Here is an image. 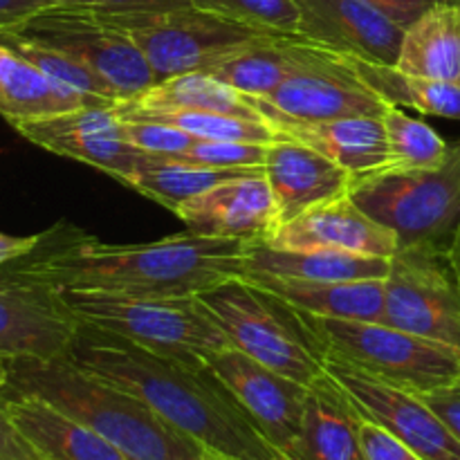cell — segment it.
I'll return each mask as SVG.
<instances>
[{"label": "cell", "instance_id": "23", "mask_svg": "<svg viewBox=\"0 0 460 460\" xmlns=\"http://www.w3.org/2000/svg\"><path fill=\"white\" fill-rule=\"evenodd\" d=\"M13 425L45 460H128L103 436L34 395H4Z\"/></svg>", "mask_w": 460, "mask_h": 460}, {"label": "cell", "instance_id": "5", "mask_svg": "<svg viewBox=\"0 0 460 460\" xmlns=\"http://www.w3.org/2000/svg\"><path fill=\"white\" fill-rule=\"evenodd\" d=\"M61 296L81 322L182 362L205 364L209 355L232 346L196 304V296H128L108 292H61Z\"/></svg>", "mask_w": 460, "mask_h": 460}, {"label": "cell", "instance_id": "43", "mask_svg": "<svg viewBox=\"0 0 460 460\" xmlns=\"http://www.w3.org/2000/svg\"><path fill=\"white\" fill-rule=\"evenodd\" d=\"M39 234L36 236H9V234H0V265L12 263V261L21 259V256L30 254L34 250Z\"/></svg>", "mask_w": 460, "mask_h": 460}, {"label": "cell", "instance_id": "9", "mask_svg": "<svg viewBox=\"0 0 460 460\" xmlns=\"http://www.w3.org/2000/svg\"><path fill=\"white\" fill-rule=\"evenodd\" d=\"M250 102L268 121L382 117L389 106V102L364 81L350 57L322 48L304 36H299V54L288 79L268 97Z\"/></svg>", "mask_w": 460, "mask_h": 460}, {"label": "cell", "instance_id": "21", "mask_svg": "<svg viewBox=\"0 0 460 460\" xmlns=\"http://www.w3.org/2000/svg\"><path fill=\"white\" fill-rule=\"evenodd\" d=\"M281 137L296 139L340 164L350 175L382 169L389 162L382 117L355 115L326 121L270 119Z\"/></svg>", "mask_w": 460, "mask_h": 460}, {"label": "cell", "instance_id": "39", "mask_svg": "<svg viewBox=\"0 0 460 460\" xmlns=\"http://www.w3.org/2000/svg\"><path fill=\"white\" fill-rule=\"evenodd\" d=\"M191 4V0H79L76 7H88L102 13H157Z\"/></svg>", "mask_w": 460, "mask_h": 460}, {"label": "cell", "instance_id": "20", "mask_svg": "<svg viewBox=\"0 0 460 460\" xmlns=\"http://www.w3.org/2000/svg\"><path fill=\"white\" fill-rule=\"evenodd\" d=\"M286 456L292 460H364L358 409L326 368L308 385L299 436Z\"/></svg>", "mask_w": 460, "mask_h": 460}, {"label": "cell", "instance_id": "4", "mask_svg": "<svg viewBox=\"0 0 460 460\" xmlns=\"http://www.w3.org/2000/svg\"><path fill=\"white\" fill-rule=\"evenodd\" d=\"M207 317L225 332L229 344L263 367L313 385L323 373L326 353L305 326L299 310L247 279L223 283L196 296Z\"/></svg>", "mask_w": 460, "mask_h": 460}, {"label": "cell", "instance_id": "3", "mask_svg": "<svg viewBox=\"0 0 460 460\" xmlns=\"http://www.w3.org/2000/svg\"><path fill=\"white\" fill-rule=\"evenodd\" d=\"M3 394L40 398L97 431L128 460H198L207 454L137 395L76 367L67 355L9 359Z\"/></svg>", "mask_w": 460, "mask_h": 460}, {"label": "cell", "instance_id": "8", "mask_svg": "<svg viewBox=\"0 0 460 460\" xmlns=\"http://www.w3.org/2000/svg\"><path fill=\"white\" fill-rule=\"evenodd\" d=\"M103 16L124 30L142 49L157 81L187 72H209L225 58L270 36L193 4L173 12Z\"/></svg>", "mask_w": 460, "mask_h": 460}, {"label": "cell", "instance_id": "15", "mask_svg": "<svg viewBox=\"0 0 460 460\" xmlns=\"http://www.w3.org/2000/svg\"><path fill=\"white\" fill-rule=\"evenodd\" d=\"M27 142L103 171L128 184L148 153L130 146L121 135V119L112 106H85L45 119L13 126Z\"/></svg>", "mask_w": 460, "mask_h": 460}, {"label": "cell", "instance_id": "11", "mask_svg": "<svg viewBox=\"0 0 460 460\" xmlns=\"http://www.w3.org/2000/svg\"><path fill=\"white\" fill-rule=\"evenodd\" d=\"M389 263L385 323L460 350V281L447 247H400Z\"/></svg>", "mask_w": 460, "mask_h": 460}, {"label": "cell", "instance_id": "6", "mask_svg": "<svg viewBox=\"0 0 460 460\" xmlns=\"http://www.w3.org/2000/svg\"><path fill=\"white\" fill-rule=\"evenodd\" d=\"M349 196L377 223L394 229L400 247H449L460 225V142L431 171L382 169L355 175Z\"/></svg>", "mask_w": 460, "mask_h": 460}, {"label": "cell", "instance_id": "30", "mask_svg": "<svg viewBox=\"0 0 460 460\" xmlns=\"http://www.w3.org/2000/svg\"><path fill=\"white\" fill-rule=\"evenodd\" d=\"M359 75L389 103L413 108L420 115L460 121V85L400 72L395 66H376L350 57Z\"/></svg>", "mask_w": 460, "mask_h": 460}, {"label": "cell", "instance_id": "41", "mask_svg": "<svg viewBox=\"0 0 460 460\" xmlns=\"http://www.w3.org/2000/svg\"><path fill=\"white\" fill-rule=\"evenodd\" d=\"M48 7H54L52 0H0V36L16 30Z\"/></svg>", "mask_w": 460, "mask_h": 460}, {"label": "cell", "instance_id": "13", "mask_svg": "<svg viewBox=\"0 0 460 460\" xmlns=\"http://www.w3.org/2000/svg\"><path fill=\"white\" fill-rule=\"evenodd\" d=\"M79 317L61 292L0 265V355L9 359H54L70 353Z\"/></svg>", "mask_w": 460, "mask_h": 460}, {"label": "cell", "instance_id": "33", "mask_svg": "<svg viewBox=\"0 0 460 460\" xmlns=\"http://www.w3.org/2000/svg\"><path fill=\"white\" fill-rule=\"evenodd\" d=\"M0 43L16 49L18 54H22V57L27 58V61L34 63L39 70H43L45 75L52 76L54 81L76 90V93L85 94V97L102 103V106H115V103L119 102L106 81L99 79L90 67H85L84 63L76 61L75 57L52 48V45L27 39V36L16 34V31H7V34L0 36Z\"/></svg>", "mask_w": 460, "mask_h": 460}, {"label": "cell", "instance_id": "38", "mask_svg": "<svg viewBox=\"0 0 460 460\" xmlns=\"http://www.w3.org/2000/svg\"><path fill=\"white\" fill-rule=\"evenodd\" d=\"M0 460H45L13 425L3 391H0Z\"/></svg>", "mask_w": 460, "mask_h": 460}, {"label": "cell", "instance_id": "34", "mask_svg": "<svg viewBox=\"0 0 460 460\" xmlns=\"http://www.w3.org/2000/svg\"><path fill=\"white\" fill-rule=\"evenodd\" d=\"M193 7L265 34L290 36L299 31L296 0H191Z\"/></svg>", "mask_w": 460, "mask_h": 460}, {"label": "cell", "instance_id": "36", "mask_svg": "<svg viewBox=\"0 0 460 460\" xmlns=\"http://www.w3.org/2000/svg\"><path fill=\"white\" fill-rule=\"evenodd\" d=\"M121 135L130 146L148 155L160 157H180L191 148L196 139L184 130L173 128L160 121H142V119H121Z\"/></svg>", "mask_w": 460, "mask_h": 460}, {"label": "cell", "instance_id": "37", "mask_svg": "<svg viewBox=\"0 0 460 460\" xmlns=\"http://www.w3.org/2000/svg\"><path fill=\"white\" fill-rule=\"evenodd\" d=\"M359 440L364 460H425L391 431L364 416H359Z\"/></svg>", "mask_w": 460, "mask_h": 460}, {"label": "cell", "instance_id": "14", "mask_svg": "<svg viewBox=\"0 0 460 460\" xmlns=\"http://www.w3.org/2000/svg\"><path fill=\"white\" fill-rule=\"evenodd\" d=\"M207 367L270 445L281 454L290 452L301 429L308 386L263 367L234 346L209 355Z\"/></svg>", "mask_w": 460, "mask_h": 460}, {"label": "cell", "instance_id": "1", "mask_svg": "<svg viewBox=\"0 0 460 460\" xmlns=\"http://www.w3.org/2000/svg\"><path fill=\"white\" fill-rule=\"evenodd\" d=\"M250 243L184 232L144 245H106L72 225L39 234L34 250L12 261L25 277L58 292L198 296L245 279Z\"/></svg>", "mask_w": 460, "mask_h": 460}, {"label": "cell", "instance_id": "19", "mask_svg": "<svg viewBox=\"0 0 460 460\" xmlns=\"http://www.w3.org/2000/svg\"><path fill=\"white\" fill-rule=\"evenodd\" d=\"M265 178L283 227L304 211L349 193L353 175L314 148L279 135L268 146Z\"/></svg>", "mask_w": 460, "mask_h": 460}, {"label": "cell", "instance_id": "32", "mask_svg": "<svg viewBox=\"0 0 460 460\" xmlns=\"http://www.w3.org/2000/svg\"><path fill=\"white\" fill-rule=\"evenodd\" d=\"M382 121L389 148L386 169L431 171L440 169L447 162L452 146L429 124L413 119L395 103L386 106Z\"/></svg>", "mask_w": 460, "mask_h": 460}, {"label": "cell", "instance_id": "16", "mask_svg": "<svg viewBox=\"0 0 460 460\" xmlns=\"http://www.w3.org/2000/svg\"><path fill=\"white\" fill-rule=\"evenodd\" d=\"M296 34L344 57L395 66L404 27L367 0H296Z\"/></svg>", "mask_w": 460, "mask_h": 460}, {"label": "cell", "instance_id": "17", "mask_svg": "<svg viewBox=\"0 0 460 460\" xmlns=\"http://www.w3.org/2000/svg\"><path fill=\"white\" fill-rule=\"evenodd\" d=\"M173 214L187 232L198 236L263 243L279 229L277 205L265 169L218 182L182 202Z\"/></svg>", "mask_w": 460, "mask_h": 460}, {"label": "cell", "instance_id": "29", "mask_svg": "<svg viewBox=\"0 0 460 460\" xmlns=\"http://www.w3.org/2000/svg\"><path fill=\"white\" fill-rule=\"evenodd\" d=\"M252 171L259 169H214V166L187 164L175 157L148 155L126 187L135 189L144 198H151L153 202L166 207L169 211H175L182 202L200 196L202 191L216 187L218 182L252 173Z\"/></svg>", "mask_w": 460, "mask_h": 460}, {"label": "cell", "instance_id": "48", "mask_svg": "<svg viewBox=\"0 0 460 460\" xmlns=\"http://www.w3.org/2000/svg\"><path fill=\"white\" fill-rule=\"evenodd\" d=\"M270 460H292V458L286 456V454H279V456H274V458H270Z\"/></svg>", "mask_w": 460, "mask_h": 460}, {"label": "cell", "instance_id": "26", "mask_svg": "<svg viewBox=\"0 0 460 460\" xmlns=\"http://www.w3.org/2000/svg\"><path fill=\"white\" fill-rule=\"evenodd\" d=\"M389 259L358 256L331 250H274L263 243H250L247 272L301 281H362L386 279Z\"/></svg>", "mask_w": 460, "mask_h": 460}, {"label": "cell", "instance_id": "18", "mask_svg": "<svg viewBox=\"0 0 460 460\" xmlns=\"http://www.w3.org/2000/svg\"><path fill=\"white\" fill-rule=\"evenodd\" d=\"M263 245L274 250H331L391 259L400 241L386 225L367 214L349 193L304 211L279 227Z\"/></svg>", "mask_w": 460, "mask_h": 460}, {"label": "cell", "instance_id": "7", "mask_svg": "<svg viewBox=\"0 0 460 460\" xmlns=\"http://www.w3.org/2000/svg\"><path fill=\"white\" fill-rule=\"evenodd\" d=\"M326 355L395 386L427 394L460 380V350L385 322L323 319L299 313Z\"/></svg>", "mask_w": 460, "mask_h": 460}, {"label": "cell", "instance_id": "35", "mask_svg": "<svg viewBox=\"0 0 460 460\" xmlns=\"http://www.w3.org/2000/svg\"><path fill=\"white\" fill-rule=\"evenodd\" d=\"M270 144L236 142V139H196L184 155L187 164L214 169H265Z\"/></svg>", "mask_w": 460, "mask_h": 460}, {"label": "cell", "instance_id": "42", "mask_svg": "<svg viewBox=\"0 0 460 460\" xmlns=\"http://www.w3.org/2000/svg\"><path fill=\"white\" fill-rule=\"evenodd\" d=\"M367 3H371L373 7H377L382 13L394 18L398 25H402L407 30L418 16H422L438 0H367Z\"/></svg>", "mask_w": 460, "mask_h": 460}, {"label": "cell", "instance_id": "31", "mask_svg": "<svg viewBox=\"0 0 460 460\" xmlns=\"http://www.w3.org/2000/svg\"><path fill=\"white\" fill-rule=\"evenodd\" d=\"M119 119L160 121L184 130L193 139H236V142L272 144L279 133L268 119H245V117L223 115L205 111H171V108H139L128 102L112 106Z\"/></svg>", "mask_w": 460, "mask_h": 460}, {"label": "cell", "instance_id": "10", "mask_svg": "<svg viewBox=\"0 0 460 460\" xmlns=\"http://www.w3.org/2000/svg\"><path fill=\"white\" fill-rule=\"evenodd\" d=\"M16 34L70 54L111 85L117 99H133L157 84L142 49L103 13L54 4L18 25Z\"/></svg>", "mask_w": 460, "mask_h": 460}, {"label": "cell", "instance_id": "25", "mask_svg": "<svg viewBox=\"0 0 460 460\" xmlns=\"http://www.w3.org/2000/svg\"><path fill=\"white\" fill-rule=\"evenodd\" d=\"M395 67L460 85V0H438L404 30Z\"/></svg>", "mask_w": 460, "mask_h": 460}, {"label": "cell", "instance_id": "24", "mask_svg": "<svg viewBox=\"0 0 460 460\" xmlns=\"http://www.w3.org/2000/svg\"><path fill=\"white\" fill-rule=\"evenodd\" d=\"M85 106H102L58 84L9 45L0 43V117L12 126Z\"/></svg>", "mask_w": 460, "mask_h": 460}, {"label": "cell", "instance_id": "46", "mask_svg": "<svg viewBox=\"0 0 460 460\" xmlns=\"http://www.w3.org/2000/svg\"><path fill=\"white\" fill-rule=\"evenodd\" d=\"M54 4H76L79 0H52Z\"/></svg>", "mask_w": 460, "mask_h": 460}, {"label": "cell", "instance_id": "47", "mask_svg": "<svg viewBox=\"0 0 460 460\" xmlns=\"http://www.w3.org/2000/svg\"><path fill=\"white\" fill-rule=\"evenodd\" d=\"M198 460H223V458H218V456H211V454H205V456H200Z\"/></svg>", "mask_w": 460, "mask_h": 460}, {"label": "cell", "instance_id": "44", "mask_svg": "<svg viewBox=\"0 0 460 460\" xmlns=\"http://www.w3.org/2000/svg\"><path fill=\"white\" fill-rule=\"evenodd\" d=\"M447 252H449V261H452V265H454V272H456V277L460 281V225L456 227V232H454Z\"/></svg>", "mask_w": 460, "mask_h": 460}, {"label": "cell", "instance_id": "2", "mask_svg": "<svg viewBox=\"0 0 460 460\" xmlns=\"http://www.w3.org/2000/svg\"><path fill=\"white\" fill-rule=\"evenodd\" d=\"M67 358L137 395L211 456L270 460L281 454L256 429L207 362L189 364L155 353L81 319Z\"/></svg>", "mask_w": 460, "mask_h": 460}, {"label": "cell", "instance_id": "27", "mask_svg": "<svg viewBox=\"0 0 460 460\" xmlns=\"http://www.w3.org/2000/svg\"><path fill=\"white\" fill-rule=\"evenodd\" d=\"M139 108H171V111H205L223 115L265 119L245 94L209 72H187L157 81L133 99H121Z\"/></svg>", "mask_w": 460, "mask_h": 460}, {"label": "cell", "instance_id": "28", "mask_svg": "<svg viewBox=\"0 0 460 460\" xmlns=\"http://www.w3.org/2000/svg\"><path fill=\"white\" fill-rule=\"evenodd\" d=\"M296 54L299 34H270L211 67L209 75L218 76L250 99L268 97L295 70Z\"/></svg>", "mask_w": 460, "mask_h": 460}, {"label": "cell", "instance_id": "22", "mask_svg": "<svg viewBox=\"0 0 460 460\" xmlns=\"http://www.w3.org/2000/svg\"><path fill=\"white\" fill-rule=\"evenodd\" d=\"M245 279L313 317L385 322V279L301 281L259 272H247Z\"/></svg>", "mask_w": 460, "mask_h": 460}, {"label": "cell", "instance_id": "45", "mask_svg": "<svg viewBox=\"0 0 460 460\" xmlns=\"http://www.w3.org/2000/svg\"><path fill=\"white\" fill-rule=\"evenodd\" d=\"M7 380H9V358H3V355H0V391L7 386Z\"/></svg>", "mask_w": 460, "mask_h": 460}, {"label": "cell", "instance_id": "12", "mask_svg": "<svg viewBox=\"0 0 460 460\" xmlns=\"http://www.w3.org/2000/svg\"><path fill=\"white\" fill-rule=\"evenodd\" d=\"M323 368L344 389L359 416L377 422L425 460H460V440L413 391L371 376L335 355H326Z\"/></svg>", "mask_w": 460, "mask_h": 460}, {"label": "cell", "instance_id": "40", "mask_svg": "<svg viewBox=\"0 0 460 460\" xmlns=\"http://www.w3.org/2000/svg\"><path fill=\"white\" fill-rule=\"evenodd\" d=\"M425 404H429L440 420L449 427L454 436L460 440V380L454 385L440 386L436 391H427V394H418Z\"/></svg>", "mask_w": 460, "mask_h": 460}]
</instances>
